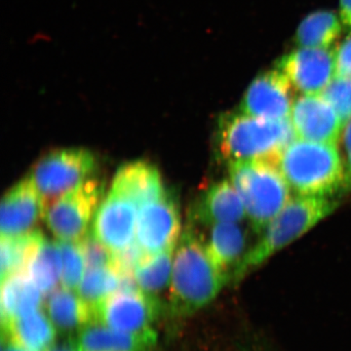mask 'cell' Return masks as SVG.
<instances>
[{"mask_svg":"<svg viewBox=\"0 0 351 351\" xmlns=\"http://www.w3.org/2000/svg\"><path fill=\"white\" fill-rule=\"evenodd\" d=\"M98 159L84 147L52 149L32 166L29 177L43 198L44 208L94 176Z\"/></svg>","mask_w":351,"mask_h":351,"instance_id":"8992f818","label":"cell"},{"mask_svg":"<svg viewBox=\"0 0 351 351\" xmlns=\"http://www.w3.org/2000/svg\"><path fill=\"white\" fill-rule=\"evenodd\" d=\"M345 125L351 120V76L336 75L321 93Z\"/></svg>","mask_w":351,"mask_h":351,"instance_id":"83f0119b","label":"cell"},{"mask_svg":"<svg viewBox=\"0 0 351 351\" xmlns=\"http://www.w3.org/2000/svg\"><path fill=\"white\" fill-rule=\"evenodd\" d=\"M339 16L343 24L351 27V0H339Z\"/></svg>","mask_w":351,"mask_h":351,"instance_id":"d6a6232c","label":"cell"},{"mask_svg":"<svg viewBox=\"0 0 351 351\" xmlns=\"http://www.w3.org/2000/svg\"><path fill=\"white\" fill-rule=\"evenodd\" d=\"M335 59L337 75L351 76V34L335 50Z\"/></svg>","mask_w":351,"mask_h":351,"instance_id":"4dcf8cb0","label":"cell"},{"mask_svg":"<svg viewBox=\"0 0 351 351\" xmlns=\"http://www.w3.org/2000/svg\"><path fill=\"white\" fill-rule=\"evenodd\" d=\"M147 254L138 246L137 242L113 252L112 267L119 274H134L136 267Z\"/></svg>","mask_w":351,"mask_h":351,"instance_id":"f546056e","label":"cell"},{"mask_svg":"<svg viewBox=\"0 0 351 351\" xmlns=\"http://www.w3.org/2000/svg\"><path fill=\"white\" fill-rule=\"evenodd\" d=\"M276 165L298 196L330 197L345 188V167L337 144L295 138L279 154Z\"/></svg>","mask_w":351,"mask_h":351,"instance_id":"3957f363","label":"cell"},{"mask_svg":"<svg viewBox=\"0 0 351 351\" xmlns=\"http://www.w3.org/2000/svg\"><path fill=\"white\" fill-rule=\"evenodd\" d=\"M277 66L304 95L322 93L337 75L335 51L329 48H298L281 58Z\"/></svg>","mask_w":351,"mask_h":351,"instance_id":"30bf717a","label":"cell"},{"mask_svg":"<svg viewBox=\"0 0 351 351\" xmlns=\"http://www.w3.org/2000/svg\"><path fill=\"white\" fill-rule=\"evenodd\" d=\"M2 351H29L25 350L17 343L9 338L6 335L2 334Z\"/></svg>","mask_w":351,"mask_h":351,"instance_id":"836d02e7","label":"cell"},{"mask_svg":"<svg viewBox=\"0 0 351 351\" xmlns=\"http://www.w3.org/2000/svg\"><path fill=\"white\" fill-rule=\"evenodd\" d=\"M104 193L105 182L92 176L50 203L44 208L43 218L51 232L64 241L80 242L84 239Z\"/></svg>","mask_w":351,"mask_h":351,"instance_id":"52a82bcc","label":"cell"},{"mask_svg":"<svg viewBox=\"0 0 351 351\" xmlns=\"http://www.w3.org/2000/svg\"><path fill=\"white\" fill-rule=\"evenodd\" d=\"M46 311L60 332H80L94 320L93 306L75 290L63 286L48 295Z\"/></svg>","mask_w":351,"mask_h":351,"instance_id":"d6986e66","label":"cell"},{"mask_svg":"<svg viewBox=\"0 0 351 351\" xmlns=\"http://www.w3.org/2000/svg\"><path fill=\"white\" fill-rule=\"evenodd\" d=\"M110 191L140 207L162 195L166 189L158 168L149 161L138 159L120 166Z\"/></svg>","mask_w":351,"mask_h":351,"instance_id":"2e32d148","label":"cell"},{"mask_svg":"<svg viewBox=\"0 0 351 351\" xmlns=\"http://www.w3.org/2000/svg\"><path fill=\"white\" fill-rule=\"evenodd\" d=\"M293 89L287 76L278 68L265 71L247 88L239 110L258 119H289L294 104Z\"/></svg>","mask_w":351,"mask_h":351,"instance_id":"8fae6325","label":"cell"},{"mask_svg":"<svg viewBox=\"0 0 351 351\" xmlns=\"http://www.w3.org/2000/svg\"><path fill=\"white\" fill-rule=\"evenodd\" d=\"M181 214L177 196L166 191L138 207L136 242L147 255L175 249L181 237Z\"/></svg>","mask_w":351,"mask_h":351,"instance_id":"ba28073f","label":"cell"},{"mask_svg":"<svg viewBox=\"0 0 351 351\" xmlns=\"http://www.w3.org/2000/svg\"><path fill=\"white\" fill-rule=\"evenodd\" d=\"M58 242L62 253V286L75 291L86 271L82 248L78 242L64 240Z\"/></svg>","mask_w":351,"mask_h":351,"instance_id":"4316f807","label":"cell"},{"mask_svg":"<svg viewBox=\"0 0 351 351\" xmlns=\"http://www.w3.org/2000/svg\"><path fill=\"white\" fill-rule=\"evenodd\" d=\"M337 205L338 202L330 197L297 196L291 198L287 205L265 226L257 243L246 252L233 272L232 281L239 282L277 252L300 239L332 214Z\"/></svg>","mask_w":351,"mask_h":351,"instance_id":"277c9868","label":"cell"},{"mask_svg":"<svg viewBox=\"0 0 351 351\" xmlns=\"http://www.w3.org/2000/svg\"><path fill=\"white\" fill-rule=\"evenodd\" d=\"M228 169L252 228L262 233L291 200L288 182L276 164L269 161H239L228 164Z\"/></svg>","mask_w":351,"mask_h":351,"instance_id":"5b68a950","label":"cell"},{"mask_svg":"<svg viewBox=\"0 0 351 351\" xmlns=\"http://www.w3.org/2000/svg\"><path fill=\"white\" fill-rule=\"evenodd\" d=\"M44 239L43 233L34 230L19 237H1L0 274L1 281L17 272L25 271L32 254Z\"/></svg>","mask_w":351,"mask_h":351,"instance_id":"cb8c5ba5","label":"cell"},{"mask_svg":"<svg viewBox=\"0 0 351 351\" xmlns=\"http://www.w3.org/2000/svg\"><path fill=\"white\" fill-rule=\"evenodd\" d=\"M230 281L210 256L201 233L189 223L173 256L170 313L180 317L197 313L211 304Z\"/></svg>","mask_w":351,"mask_h":351,"instance_id":"6da1fadb","label":"cell"},{"mask_svg":"<svg viewBox=\"0 0 351 351\" xmlns=\"http://www.w3.org/2000/svg\"><path fill=\"white\" fill-rule=\"evenodd\" d=\"M43 213V198L32 178L27 175L11 186L2 197L1 237H19L32 232Z\"/></svg>","mask_w":351,"mask_h":351,"instance_id":"5bb4252c","label":"cell"},{"mask_svg":"<svg viewBox=\"0 0 351 351\" xmlns=\"http://www.w3.org/2000/svg\"><path fill=\"white\" fill-rule=\"evenodd\" d=\"M289 120L295 138L311 142L338 144L345 128L343 120L321 94L295 99Z\"/></svg>","mask_w":351,"mask_h":351,"instance_id":"7c38bea8","label":"cell"},{"mask_svg":"<svg viewBox=\"0 0 351 351\" xmlns=\"http://www.w3.org/2000/svg\"><path fill=\"white\" fill-rule=\"evenodd\" d=\"M75 351H82V350H80V348H77V346H76L75 348Z\"/></svg>","mask_w":351,"mask_h":351,"instance_id":"d590c367","label":"cell"},{"mask_svg":"<svg viewBox=\"0 0 351 351\" xmlns=\"http://www.w3.org/2000/svg\"><path fill=\"white\" fill-rule=\"evenodd\" d=\"M241 197L230 180L215 182L198 195L189 211L191 225L240 223L246 219Z\"/></svg>","mask_w":351,"mask_h":351,"instance_id":"9a60e30c","label":"cell"},{"mask_svg":"<svg viewBox=\"0 0 351 351\" xmlns=\"http://www.w3.org/2000/svg\"><path fill=\"white\" fill-rule=\"evenodd\" d=\"M341 32V21L332 11L309 14L300 24L295 40L300 47L329 48Z\"/></svg>","mask_w":351,"mask_h":351,"instance_id":"603a6c76","label":"cell"},{"mask_svg":"<svg viewBox=\"0 0 351 351\" xmlns=\"http://www.w3.org/2000/svg\"><path fill=\"white\" fill-rule=\"evenodd\" d=\"M57 329L43 308L11 320L2 334L29 351H47L55 345Z\"/></svg>","mask_w":351,"mask_h":351,"instance_id":"44dd1931","label":"cell"},{"mask_svg":"<svg viewBox=\"0 0 351 351\" xmlns=\"http://www.w3.org/2000/svg\"><path fill=\"white\" fill-rule=\"evenodd\" d=\"M138 208L132 201L110 191L95 213L90 232L112 252L121 250L134 242Z\"/></svg>","mask_w":351,"mask_h":351,"instance_id":"4fadbf2b","label":"cell"},{"mask_svg":"<svg viewBox=\"0 0 351 351\" xmlns=\"http://www.w3.org/2000/svg\"><path fill=\"white\" fill-rule=\"evenodd\" d=\"M75 341H73V339H71L66 343L51 346L47 351H75Z\"/></svg>","mask_w":351,"mask_h":351,"instance_id":"e575fe53","label":"cell"},{"mask_svg":"<svg viewBox=\"0 0 351 351\" xmlns=\"http://www.w3.org/2000/svg\"><path fill=\"white\" fill-rule=\"evenodd\" d=\"M78 243L82 248L86 269L112 267L113 252L99 241L90 230Z\"/></svg>","mask_w":351,"mask_h":351,"instance_id":"f1b7e54d","label":"cell"},{"mask_svg":"<svg viewBox=\"0 0 351 351\" xmlns=\"http://www.w3.org/2000/svg\"><path fill=\"white\" fill-rule=\"evenodd\" d=\"M341 138L345 167V188L351 189V120L346 124Z\"/></svg>","mask_w":351,"mask_h":351,"instance_id":"1f68e13d","label":"cell"},{"mask_svg":"<svg viewBox=\"0 0 351 351\" xmlns=\"http://www.w3.org/2000/svg\"><path fill=\"white\" fill-rule=\"evenodd\" d=\"M1 323L41 308L43 292L25 271L17 272L1 281Z\"/></svg>","mask_w":351,"mask_h":351,"instance_id":"ffe728a7","label":"cell"},{"mask_svg":"<svg viewBox=\"0 0 351 351\" xmlns=\"http://www.w3.org/2000/svg\"><path fill=\"white\" fill-rule=\"evenodd\" d=\"M174 250L170 249L154 255H145L141 261L134 276L143 292L157 297L159 292L170 286Z\"/></svg>","mask_w":351,"mask_h":351,"instance_id":"d4e9b609","label":"cell"},{"mask_svg":"<svg viewBox=\"0 0 351 351\" xmlns=\"http://www.w3.org/2000/svg\"><path fill=\"white\" fill-rule=\"evenodd\" d=\"M119 289V274L112 267L86 269L77 293L90 306H95Z\"/></svg>","mask_w":351,"mask_h":351,"instance_id":"484cf974","label":"cell"},{"mask_svg":"<svg viewBox=\"0 0 351 351\" xmlns=\"http://www.w3.org/2000/svg\"><path fill=\"white\" fill-rule=\"evenodd\" d=\"M160 302L142 290L117 291L93 306L94 320L105 326L127 332L151 329L160 313Z\"/></svg>","mask_w":351,"mask_h":351,"instance_id":"9c48e42d","label":"cell"},{"mask_svg":"<svg viewBox=\"0 0 351 351\" xmlns=\"http://www.w3.org/2000/svg\"><path fill=\"white\" fill-rule=\"evenodd\" d=\"M25 272L43 295L56 290L62 276V253L59 242L44 237L27 263Z\"/></svg>","mask_w":351,"mask_h":351,"instance_id":"7402d4cb","label":"cell"},{"mask_svg":"<svg viewBox=\"0 0 351 351\" xmlns=\"http://www.w3.org/2000/svg\"><path fill=\"white\" fill-rule=\"evenodd\" d=\"M207 234L202 235L207 250L215 263L230 276L243 258L247 234L239 223H219L205 226Z\"/></svg>","mask_w":351,"mask_h":351,"instance_id":"ac0fdd59","label":"cell"},{"mask_svg":"<svg viewBox=\"0 0 351 351\" xmlns=\"http://www.w3.org/2000/svg\"><path fill=\"white\" fill-rule=\"evenodd\" d=\"M75 341L82 351H152L157 334L152 328L138 332L117 331L100 323L83 327Z\"/></svg>","mask_w":351,"mask_h":351,"instance_id":"e0dca14e","label":"cell"},{"mask_svg":"<svg viewBox=\"0 0 351 351\" xmlns=\"http://www.w3.org/2000/svg\"><path fill=\"white\" fill-rule=\"evenodd\" d=\"M295 138L290 120H267L237 110L219 115L214 137L217 158L226 165L239 161L276 164L284 147Z\"/></svg>","mask_w":351,"mask_h":351,"instance_id":"7a4b0ae2","label":"cell"}]
</instances>
